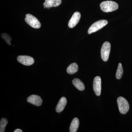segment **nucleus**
I'll return each mask as SVG.
<instances>
[{
    "label": "nucleus",
    "instance_id": "obj_1",
    "mask_svg": "<svg viewBox=\"0 0 132 132\" xmlns=\"http://www.w3.org/2000/svg\"><path fill=\"white\" fill-rule=\"evenodd\" d=\"M100 7L103 12L109 13L118 9L119 5L117 3L113 1H105L101 3Z\"/></svg>",
    "mask_w": 132,
    "mask_h": 132
},
{
    "label": "nucleus",
    "instance_id": "obj_2",
    "mask_svg": "<svg viewBox=\"0 0 132 132\" xmlns=\"http://www.w3.org/2000/svg\"><path fill=\"white\" fill-rule=\"evenodd\" d=\"M117 103L120 113L123 114L127 113L130 108L127 101L123 97H120L117 99Z\"/></svg>",
    "mask_w": 132,
    "mask_h": 132
},
{
    "label": "nucleus",
    "instance_id": "obj_3",
    "mask_svg": "<svg viewBox=\"0 0 132 132\" xmlns=\"http://www.w3.org/2000/svg\"><path fill=\"white\" fill-rule=\"evenodd\" d=\"M108 24V21L106 20H100L95 22L93 23L88 29V33L89 34L97 32Z\"/></svg>",
    "mask_w": 132,
    "mask_h": 132
},
{
    "label": "nucleus",
    "instance_id": "obj_4",
    "mask_svg": "<svg viewBox=\"0 0 132 132\" xmlns=\"http://www.w3.org/2000/svg\"><path fill=\"white\" fill-rule=\"evenodd\" d=\"M25 20L27 24L34 28H40L41 26L39 20L34 15L29 14L26 15Z\"/></svg>",
    "mask_w": 132,
    "mask_h": 132
},
{
    "label": "nucleus",
    "instance_id": "obj_5",
    "mask_svg": "<svg viewBox=\"0 0 132 132\" xmlns=\"http://www.w3.org/2000/svg\"><path fill=\"white\" fill-rule=\"evenodd\" d=\"M111 48V44L108 42H105L103 43L101 52V58L103 61L106 62L108 61Z\"/></svg>",
    "mask_w": 132,
    "mask_h": 132
},
{
    "label": "nucleus",
    "instance_id": "obj_6",
    "mask_svg": "<svg viewBox=\"0 0 132 132\" xmlns=\"http://www.w3.org/2000/svg\"><path fill=\"white\" fill-rule=\"evenodd\" d=\"M17 61L21 64L26 66H30L34 63L32 57L27 55H20L17 58Z\"/></svg>",
    "mask_w": 132,
    "mask_h": 132
},
{
    "label": "nucleus",
    "instance_id": "obj_7",
    "mask_svg": "<svg viewBox=\"0 0 132 132\" xmlns=\"http://www.w3.org/2000/svg\"><path fill=\"white\" fill-rule=\"evenodd\" d=\"M93 87L95 94L97 96H100L101 94V80L100 76H97L94 78Z\"/></svg>",
    "mask_w": 132,
    "mask_h": 132
},
{
    "label": "nucleus",
    "instance_id": "obj_8",
    "mask_svg": "<svg viewBox=\"0 0 132 132\" xmlns=\"http://www.w3.org/2000/svg\"><path fill=\"white\" fill-rule=\"evenodd\" d=\"M80 17L81 14L79 12H76L74 13L69 22V27L71 28L75 27L79 21Z\"/></svg>",
    "mask_w": 132,
    "mask_h": 132
},
{
    "label": "nucleus",
    "instance_id": "obj_9",
    "mask_svg": "<svg viewBox=\"0 0 132 132\" xmlns=\"http://www.w3.org/2000/svg\"><path fill=\"white\" fill-rule=\"evenodd\" d=\"M28 102L36 106H40L42 104V100L40 97L36 95H32L27 98Z\"/></svg>",
    "mask_w": 132,
    "mask_h": 132
},
{
    "label": "nucleus",
    "instance_id": "obj_10",
    "mask_svg": "<svg viewBox=\"0 0 132 132\" xmlns=\"http://www.w3.org/2000/svg\"><path fill=\"white\" fill-rule=\"evenodd\" d=\"M61 0H45L43 6L46 8L56 7L61 4Z\"/></svg>",
    "mask_w": 132,
    "mask_h": 132
},
{
    "label": "nucleus",
    "instance_id": "obj_11",
    "mask_svg": "<svg viewBox=\"0 0 132 132\" xmlns=\"http://www.w3.org/2000/svg\"><path fill=\"white\" fill-rule=\"evenodd\" d=\"M67 104V100L65 97L61 98L56 107V111L57 113L61 112L64 110Z\"/></svg>",
    "mask_w": 132,
    "mask_h": 132
},
{
    "label": "nucleus",
    "instance_id": "obj_12",
    "mask_svg": "<svg viewBox=\"0 0 132 132\" xmlns=\"http://www.w3.org/2000/svg\"><path fill=\"white\" fill-rule=\"evenodd\" d=\"M79 125V121L78 118H74L70 125L69 131L76 132L77 131Z\"/></svg>",
    "mask_w": 132,
    "mask_h": 132
},
{
    "label": "nucleus",
    "instance_id": "obj_13",
    "mask_svg": "<svg viewBox=\"0 0 132 132\" xmlns=\"http://www.w3.org/2000/svg\"><path fill=\"white\" fill-rule=\"evenodd\" d=\"M72 83L78 90L82 91L85 90V85L78 78L74 79L72 81Z\"/></svg>",
    "mask_w": 132,
    "mask_h": 132
},
{
    "label": "nucleus",
    "instance_id": "obj_14",
    "mask_svg": "<svg viewBox=\"0 0 132 132\" xmlns=\"http://www.w3.org/2000/svg\"><path fill=\"white\" fill-rule=\"evenodd\" d=\"M78 71V66L76 63L70 64L67 69V72L70 75H72L77 72Z\"/></svg>",
    "mask_w": 132,
    "mask_h": 132
},
{
    "label": "nucleus",
    "instance_id": "obj_15",
    "mask_svg": "<svg viewBox=\"0 0 132 132\" xmlns=\"http://www.w3.org/2000/svg\"><path fill=\"white\" fill-rule=\"evenodd\" d=\"M123 73V67L121 63H119L118 65V69L116 71V79H120L122 77Z\"/></svg>",
    "mask_w": 132,
    "mask_h": 132
},
{
    "label": "nucleus",
    "instance_id": "obj_16",
    "mask_svg": "<svg viewBox=\"0 0 132 132\" xmlns=\"http://www.w3.org/2000/svg\"><path fill=\"white\" fill-rule=\"evenodd\" d=\"M7 123V120L6 118H2L1 119L0 121V132H5V128Z\"/></svg>",
    "mask_w": 132,
    "mask_h": 132
},
{
    "label": "nucleus",
    "instance_id": "obj_17",
    "mask_svg": "<svg viewBox=\"0 0 132 132\" xmlns=\"http://www.w3.org/2000/svg\"><path fill=\"white\" fill-rule=\"evenodd\" d=\"M1 37L9 45H11V41L12 40V38L10 36L6 33H3L1 34Z\"/></svg>",
    "mask_w": 132,
    "mask_h": 132
},
{
    "label": "nucleus",
    "instance_id": "obj_18",
    "mask_svg": "<svg viewBox=\"0 0 132 132\" xmlns=\"http://www.w3.org/2000/svg\"><path fill=\"white\" fill-rule=\"evenodd\" d=\"M14 132H22V130L20 129H16V130H15Z\"/></svg>",
    "mask_w": 132,
    "mask_h": 132
}]
</instances>
